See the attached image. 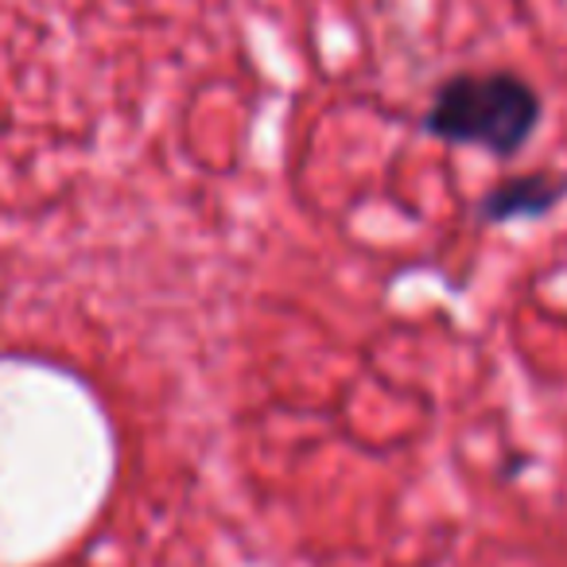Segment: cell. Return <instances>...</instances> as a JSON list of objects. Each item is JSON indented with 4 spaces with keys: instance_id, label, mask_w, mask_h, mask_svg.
I'll list each match as a JSON object with an SVG mask.
<instances>
[{
    "instance_id": "2",
    "label": "cell",
    "mask_w": 567,
    "mask_h": 567,
    "mask_svg": "<svg viewBox=\"0 0 567 567\" xmlns=\"http://www.w3.org/2000/svg\"><path fill=\"white\" fill-rule=\"evenodd\" d=\"M567 203V175L564 172H525L494 183L478 198V218L489 226L505 221H540Z\"/></svg>"
},
{
    "instance_id": "1",
    "label": "cell",
    "mask_w": 567,
    "mask_h": 567,
    "mask_svg": "<svg viewBox=\"0 0 567 567\" xmlns=\"http://www.w3.org/2000/svg\"><path fill=\"white\" fill-rule=\"evenodd\" d=\"M544 121V97L528 79L513 71L451 74L432 97L424 128L435 141L482 148L497 159H513L536 136Z\"/></svg>"
}]
</instances>
